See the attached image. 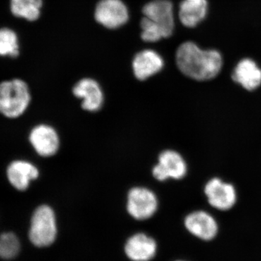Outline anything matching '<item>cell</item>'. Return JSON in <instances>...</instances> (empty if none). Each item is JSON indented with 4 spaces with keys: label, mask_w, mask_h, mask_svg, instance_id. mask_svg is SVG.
<instances>
[{
    "label": "cell",
    "mask_w": 261,
    "mask_h": 261,
    "mask_svg": "<svg viewBox=\"0 0 261 261\" xmlns=\"http://www.w3.org/2000/svg\"><path fill=\"white\" fill-rule=\"evenodd\" d=\"M39 175L37 168L28 161H13L7 169V176L10 185L20 191L27 190L31 182L37 179Z\"/></svg>",
    "instance_id": "cell-13"
},
{
    "label": "cell",
    "mask_w": 261,
    "mask_h": 261,
    "mask_svg": "<svg viewBox=\"0 0 261 261\" xmlns=\"http://www.w3.org/2000/svg\"><path fill=\"white\" fill-rule=\"evenodd\" d=\"M164 65L163 58L159 53L151 49L139 53L133 61V70L137 80H147L161 71Z\"/></svg>",
    "instance_id": "cell-14"
},
{
    "label": "cell",
    "mask_w": 261,
    "mask_h": 261,
    "mask_svg": "<svg viewBox=\"0 0 261 261\" xmlns=\"http://www.w3.org/2000/svg\"><path fill=\"white\" fill-rule=\"evenodd\" d=\"M205 194L209 204L217 210H230L237 202L234 187L230 184L224 183L219 178H213L207 182Z\"/></svg>",
    "instance_id": "cell-9"
},
{
    "label": "cell",
    "mask_w": 261,
    "mask_h": 261,
    "mask_svg": "<svg viewBox=\"0 0 261 261\" xmlns=\"http://www.w3.org/2000/svg\"><path fill=\"white\" fill-rule=\"evenodd\" d=\"M42 0H11V11L15 16L34 21L39 18Z\"/></svg>",
    "instance_id": "cell-17"
},
{
    "label": "cell",
    "mask_w": 261,
    "mask_h": 261,
    "mask_svg": "<svg viewBox=\"0 0 261 261\" xmlns=\"http://www.w3.org/2000/svg\"><path fill=\"white\" fill-rule=\"evenodd\" d=\"M176 64L184 75L196 81H207L217 76L222 68L219 51L202 49L195 43L186 42L178 47Z\"/></svg>",
    "instance_id": "cell-1"
},
{
    "label": "cell",
    "mask_w": 261,
    "mask_h": 261,
    "mask_svg": "<svg viewBox=\"0 0 261 261\" xmlns=\"http://www.w3.org/2000/svg\"><path fill=\"white\" fill-rule=\"evenodd\" d=\"M141 28L142 29L141 37L145 42H155L163 38L159 27L147 17H144L141 20Z\"/></svg>",
    "instance_id": "cell-20"
},
{
    "label": "cell",
    "mask_w": 261,
    "mask_h": 261,
    "mask_svg": "<svg viewBox=\"0 0 261 261\" xmlns=\"http://www.w3.org/2000/svg\"><path fill=\"white\" fill-rule=\"evenodd\" d=\"M187 173V164L181 154L176 151L166 150L159 155V164L152 169V175L159 181L168 178L181 179Z\"/></svg>",
    "instance_id": "cell-7"
},
{
    "label": "cell",
    "mask_w": 261,
    "mask_h": 261,
    "mask_svg": "<svg viewBox=\"0 0 261 261\" xmlns=\"http://www.w3.org/2000/svg\"><path fill=\"white\" fill-rule=\"evenodd\" d=\"M18 37L9 29H0V56L17 57L19 54Z\"/></svg>",
    "instance_id": "cell-18"
},
{
    "label": "cell",
    "mask_w": 261,
    "mask_h": 261,
    "mask_svg": "<svg viewBox=\"0 0 261 261\" xmlns=\"http://www.w3.org/2000/svg\"><path fill=\"white\" fill-rule=\"evenodd\" d=\"M58 234L56 214L49 206H39L34 211L29 230V239L38 247L49 246Z\"/></svg>",
    "instance_id": "cell-3"
},
{
    "label": "cell",
    "mask_w": 261,
    "mask_h": 261,
    "mask_svg": "<svg viewBox=\"0 0 261 261\" xmlns=\"http://www.w3.org/2000/svg\"><path fill=\"white\" fill-rule=\"evenodd\" d=\"M31 102L30 91L24 81L15 79L0 83V113L9 118L23 114Z\"/></svg>",
    "instance_id": "cell-2"
},
{
    "label": "cell",
    "mask_w": 261,
    "mask_h": 261,
    "mask_svg": "<svg viewBox=\"0 0 261 261\" xmlns=\"http://www.w3.org/2000/svg\"><path fill=\"white\" fill-rule=\"evenodd\" d=\"M20 250L18 238L13 233H5L0 236V257L10 260L14 258Z\"/></svg>",
    "instance_id": "cell-19"
},
{
    "label": "cell",
    "mask_w": 261,
    "mask_h": 261,
    "mask_svg": "<svg viewBox=\"0 0 261 261\" xmlns=\"http://www.w3.org/2000/svg\"><path fill=\"white\" fill-rule=\"evenodd\" d=\"M232 79L247 90H255L261 84V69L255 61L245 58L235 67Z\"/></svg>",
    "instance_id": "cell-15"
},
{
    "label": "cell",
    "mask_w": 261,
    "mask_h": 261,
    "mask_svg": "<svg viewBox=\"0 0 261 261\" xmlns=\"http://www.w3.org/2000/svg\"><path fill=\"white\" fill-rule=\"evenodd\" d=\"M142 13L161 29L163 38H168L174 29L173 4L169 0H154L144 6Z\"/></svg>",
    "instance_id": "cell-6"
},
{
    "label": "cell",
    "mask_w": 261,
    "mask_h": 261,
    "mask_svg": "<svg viewBox=\"0 0 261 261\" xmlns=\"http://www.w3.org/2000/svg\"><path fill=\"white\" fill-rule=\"evenodd\" d=\"M185 226L192 236L202 241H211L219 233L217 221L214 216L203 211H194L187 215Z\"/></svg>",
    "instance_id": "cell-5"
},
{
    "label": "cell",
    "mask_w": 261,
    "mask_h": 261,
    "mask_svg": "<svg viewBox=\"0 0 261 261\" xmlns=\"http://www.w3.org/2000/svg\"><path fill=\"white\" fill-rule=\"evenodd\" d=\"M29 141L36 152L42 157H50L58 152L59 137L51 126L45 124L34 127L29 136Z\"/></svg>",
    "instance_id": "cell-10"
},
{
    "label": "cell",
    "mask_w": 261,
    "mask_h": 261,
    "mask_svg": "<svg viewBox=\"0 0 261 261\" xmlns=\"http://www.w3.org/2000/svg\"><path fill=\"white\" fill-rule=\"evenodd\" d=\"M75 97L82 99V106L85 111L95 112L102 108L104 95L100 86L92 79H83L73 89Z\"/></svg>",
    "instance_id": "cell-11"
},
{
    "label": "cell",
    "mask_w": 261,
    "mask_h": 261,
    "mask_svg": "<svg viewBox=\"0 0 261 261\" xmlns=\"http://www.w3.org/2000/svg\"><path fill=\"white\" fill-rule=\"evenodd\" d=\"M207 7V0H183L178 12L181 23L187 28H195L205 18Z\"/></svg>",
    "instance_id": "cell-16"
},
{
    "label": "cell",
    "mask_w": 261,
    "mask_h": 261,
    "mask_svg": "<svg viewBox=\"0 0 261 261\" xmlns=\"http://www.w3.org/2000/svg\"><path fill=\"white\" fill-rule=\"evenodd\" d=\"M158 245L155 240L143 233H136L127 240L124 250L132 261H149L155 256Z\"/></svg>",
    "instance_id": "cell-12"
},
{
    "label": "cell",
    "mask_w": 261,
    "mask_h": 261,
    "mask_svg": "<svg viewBox=\"0 0 261 261\" xmlns=\"http://www.w3.org/2000/svg\"><path fill=\"white\" fill-rule=\"evenodd\" d=\"M176 261H186V260H176Z\"/></svg>",
    "instance_id": "cell-21"
},
{
    "label": "cell",
    "mask_w": 261,
    "mask_h": 261,
    "mask_svg": "<svg viewBox=\"0 0 261 261\" xmlns=\"http://www.w3.org/2000/svg\"><path fill=\"white\" fill-rule=\"evenodd\" d=\"M95 19L106 28L117 29L128 20V10L121 0H101L96 8Z\"/></svg>",
    "instance_id": "cell-8"
},
{
    "label": "cell",
    "mask_w": 261,
    "mask_h": 261,
    "mask_svg": "<svg viewBox=\"0 0 261 261\" xmlns=\"http://www.w3.org/2000/svg\"><path fill=\"white\" fill-rule=\"evenodd\" d=\"M159 202L153 192L145 187H135L128 192L127 211L137 220L152 217L158 210Z\"/></svg>",
    "instance_id": "cell-4"
}]
</instances>
